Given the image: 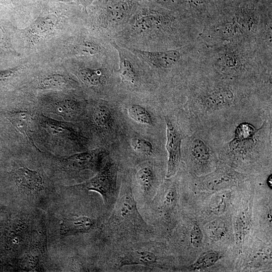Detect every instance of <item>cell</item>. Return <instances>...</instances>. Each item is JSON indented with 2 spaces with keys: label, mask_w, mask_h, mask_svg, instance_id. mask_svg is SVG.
<instances>
[{
  "label": "cell",
  "mask_w": 272,
  "mask_h": 272,
  "mask_svg": "<svg viewBox=\"0 0 272 272\" xmlns=\"http://www.w3.org/2000/svg\"><path fill=\"white\" fill-rule=\"evenodd\" d=\"M110 244L149 239L152 227L141 215L129 186L122 185L116 201L104 223Z\"/></svg>",
  "instance_id": "6da1fadb"
},
{
  "label": "cell",
  "mask_w": 272,
  "mask_h": 272,
  "mask_svg": "<svg viewBox=\"0 0 272 272\" xmlns=\"http://www.w3.org/2000/svg\"><path fill=\"white\" fill-rule=\"evenodd\" d=\"M112 255L108 261L109 269L119 270L125 266L139 265L153 269L159 257L149 239L133 242L110 244Z\"/></svg>",
  "instance_id": "7a4b0ae2"
},
{
  "label": "cell",
  "mask_w": 272,
  "mask_h": 272,
  "mask_svg": "<svg viewBox=\"0 0 272 272\" xmlns=\"http://www.w3.org/2000/svg\"><path fill=\"white\" fill-rule=\"evenodd\" d=\"M117 169L114 163L108 162L94 177L71 186L85 191H94L101 196L106 210L110 213L116 201L120 188L117 183Z\"/></svg>",
  "instance_id": "3957f363"
},
{
  "label": "cell",
  "mask_w": 272,
  "mask_h": 272,
  "mask_svg": "<svg viewBox=\"0 0 272 272\" xmlns=\"http://www.w3.org/2000/svg\"><path fill=\"white\" fill-rule=\"evenodd\" d=\"M233 92L225 86H215L201 90L195 98L197 110L210 114L227 108L235 103Z\"/></svg>",
  "instance_id": "277c9868"
},
{
  "label": "cell",
  "mask_w": 272,
  "mask_h": 272,
  "mask_svg": "<svg viewBox=\"0 0 272 272\" xmlns=\"http://www.w3.org/2000/svg\"><path fill=\"white\" fill-rule=\"evenodd\" d=\"M245 176L225 164H220L212 172L198 177L197 187L201 190L216 191L234 186Z\"/></svg>",
  "instance_id": "5b68a950"
},
{
  "label": "cell",
  "mask_w": 272,
  "mask_h": 272,
  "mask_svg": "<svg viewBox=\"0 0 272 272\" xmlns=\"http://www.w3.org/2000/svg\"><path fill=\"white\" fill-rule=\"evenodd\" d=\"M178 202V190L174 183L166 184L145 207L146 220L155 216H169L176 208Z\"/></svg>",
  "instance_id": "8992f818"
},
{
  "label": "cell",
  "mask_w": 272,
  "mask_h": 272,
  "mask_svg": "<svg viewBox=\"0 0 272 272\" xmlns=\"http://www.w3.org/2000/svg\"><path fill=\"white\" fill-rule=\"evenodd\" d=\"M165 121L166 149L168 153L166 177L170 178L176 174L181 161L182 135L169 118L166 117Z\"/></svg>",
  "instance_id": "52a82bcc"
},
{
  "label": "cell",
  "mask_w": 272,
  "mask_h": 272,
  "mask_svg": "<svg viewBox=\"0 0 272 272\" xmlns=\"http://www.w3.org/2000/svg\"><path fill=\"white\" fill-rule=\"evenodd\" d=\"M135 190L133 192L138 205L144 208L152 200L157 191L158 182L153 168L145 166L140 168L135 176Z\"/></svg>",
  "instance_id": "ba28073f"
},
{
  "label": "cell",
  "mask_w": 272,
  "mask_h": 272,
  "mask_svg": "<svg viewBox=\"0 0 272 272\" xmlns=\"http://www.w3.org/2000/svg\"><path fill=\"white\" fill-rule=\"evenodd\" d=\"M187 149L188 159L195 171L204 172L213 161L214 156L212 149L208 142L197 133L189 138Z\"/></svg>",
  "instance_id": "9c48e42d"
},
{
  "label": "cell",
  "mask_w": 272,
  "mask_h": 272,
  "mask_svg": "<svg viewBox=\"0 0 272 272\" xmlns=\"http://www.w3.org/2000/svg\"><path fill=\"white\" fill-rule=\"evenodd\" d=\"M13 177L17 186L21 191L35 192L43 188L42 178L36 171L21 167L14 171Z\"/></svg>",
  "instance_id": "30bf717a"
},
{
  "label": "cell",
  "mask_w": 272,
  "mask_h": 272,
  "mask_svg": "<svg viewBox=\"0 0 272 272\" xmlns=\"http://www.w3.org/2000/svg\"><path fill=\"white\" fill-rule=\"evenodd\" d=\"M96 225V220L89 216L73 215L62 220L60 224V233L63 235L86 233Z\"/></svg>",
  "instance_id": "8fae6325"
},
{
  "label": "cell",
  "mask_w": 272,
  "mask_h": 272,
  "mask_svg": "<svg viewBox=\"0 0 272 272\" xmlns=\"http://www.w3.org/2000/svg\"><path fill=\"white\" fill-rule=\"evenodd\" d=\"M146 61L157 67L168 69L175 65L180 58V53L176 50L150 52L137 50Z\"/></svg>",
  "instance_id": "7c38bea8"
},
{
  "label": "cell",
  "mask_w": 272,
  "mask_h": 272,
  "mask_svg": "<svg viewBox=\"0 0 272 272\" xmlns=\"http://www.w3.org/2000/svg\"><path fill=\"white\" fill-rule=\"evenodd\" d=\"M252 211L249 206L241 208L234 220L235 237L238 245H241L251 227Z\"/></svg>",
  "instance_id": "4fadbf2b"
},
{
  "label": "cell",
  "mask_w": 272,
  "mask_h": 272,
  "mask_svg": "<svg viewBox=\"0 0 272 272\" xmlns=\"http://www.w3.org/2000/svg\"><path fill=\"white\" fill-rule=\"evenodd\" d=\"M66 166L77 171L92 169L97 164L95 155L91 152H83L71 155L64 160Z\"/></svg>",
  "instance_id": "5bb4252c"
},
{
  "label": "cell",
  "mask_w": 272,
  "mask_h": 272,
  "mask_svg": "<svg viewBox=\"0 0 272 272\" xmlns=\"http://www.w3.org/2000/svg\"><path fill=\"white\" fill-rule=\"evenodd\" d=\"M9 119L19 132L30 139L29 129L32 120L30 113L25 111L12 112L9 114Z\"/></svg>",
  "instance_id": "9a60e30c"
},
{
  "label": "cell",
  "mask_w": 272,
  "mask_h": 272,
  "mask_svg": "<svg viewBox=\"0 0 272 272\" xmlns=\"http://www.w3.org/2000/svg\"><path fill=\"white\" fill-rule=\"evenodd\" d=\"M205 229L209 238L216 241L221 240L227 233L225 223L220 219L214 220L209 222Z\"/></svg>",
  "instance_id": "2e32d148"
},
{
  "label": "cell",
  "mask_w": 272,
  "mask_h": 272,
  "mask_svg": "<svg viewBox=\"0 0 272 272\" xmlns=\"http://www.w3.org/2000/svg\"><path fill=\"white\" fill-rule=\"evenodd\" d=\"M220 257V254L218 251H208L198 257L190 266L194 270H202L208 269L215 265Z\"/></svg>",
  "instance_id": "e0dca14e"
},
{
  "label": "cell",
  "mask_w": 272,
  "mask_h": 272,
  "mask_svg": "<svg viewBox=\"0 0 272 272\" xmlns=\"http://www.w3.org/2000/svg\"><path fill=\"white\" fill-rule=\"evenodd\" d=\"M128 116L138 123L152 125L153 120L150 113L144 107L138 104H132L127 109Z\"/></svg>",
  "instance_id": "ac0fdd59"
},
{
  "label": "cell",
  "mask_w": 272,
  "mask_h": 272,
  "mask_svg": "<svg viewBox=\"0 0 272 272\" xmlns=\"http://www.w3.org/2000/svg\"><path fill=\"white\" fill-rule=\"evenodd\" d=\"M120 56L119 73L122 80L130 84L136 81V73L132 63L127 59Z\"/></svg>",
  "instance_id": "d6986e66"
},
{
  "label": "cell",
  "mask_w": 272,
  "mask_h": 272,
  "mask_svg": "<svg viewBox=\"0 0 272 272\" xmlns=\"http://www.w3.org/2000/svg\"><path fill=\"white\" fill-rule=\"evenodd\" d=\"M94 122L99 126H107L112 119V114L110 109L104 105L97 107L93 113Z\"/></svg>",
  "instance_id": "ffe728a7"
},
{
  "label": "cell",
  "mask_w": 272,
  "mask_h": 272,
  "mask_svg": "<svg viewBox=\"0 0 272 272\" xmlns=\"http://www.w3.org/2000/svg\"><path fill=\"white\" fill-rule=\"evenodd\" d=\"M79 77L87 84L97 86L102 83V74L100 70L84 69L80 70Z\"/></svg>",
  "instance_id": "44dd1931"
},
{
  "label": "cell",
  "mask_w": 272,
  "mask_h": 272,
  "mask_svg": "<svg viewBox=\"0 0 272 272\" xmlns=\"http://www.w3.org/2000/svg\"><path fill=\"white\" fill-rule=\"evenodd\" d=\"M130 146L132 149L137 153L147 156L153 154L154 147L152 144L148 140L135 137L131 139Z\"/></svg>",
  "instance_id": "7402d4cb"
},
{
  "label": "cell",
  "mask_w": 272,
  "mask_h": 272,
  "mask_svg": "<svg viewBox=\"0 0 272 272\" xmlns=\"http://www.w3.org/2000/svg\"><path fill=\"white\" fill-rule=\"evenodd\" d=\"M226 208V199L222 194H217L212 196L209 202V209L212 213L216 215H222Z\"/></svg>",
  "instance_id": "603a6c76"
},
{
  "label": "cell",
  "mask_w": 272,
  "mask_h": 272,
  "mask_svg": "<svg viewBox=\"0 0 272 272\" xmlns=\"http://www.w3.org/2000/svg\"><path fill=\"white\" fill-rule=\"evenodd\" d=\"M65 83V78L60 75H52L44 78L41 82V86L45 89L58 88Z\"/></svg>",
  "instance_id": "cb8c5ba5"
},
{
  "label": "cell",
  "mask_w": 272,
  "mask_h": 272,
  "mask_svg": "<svg viewBox=\"0 0 272 272\" xmlns=\"http://www.w3.org/2000/svg\"><path fill=\"white\" fill-rule=\"evenodd\" d=\"M190 242L195 247H199L202 242L203 234L199 225L194 223L192 225L189 234Z\"/></svg>",
  "instance_id": "d4e9b609"
},
{
  "label": "cell",
  "mask_w": 272,
  "mask_h": 272,
  "mask_svg": "<svg viewBox=\"0 0 272 272\" xmlns=\"http://www.w3.org/2000/svg\"><path fill=\"white\" fill-rule=\"evenodd\" d=\"M77 107V104L75 102L66 101L57 104L55 109L58 113L66 115L75 112Z\"/></svg>",
  "instance_id": "484cf974"
},
{
  "label": "cell",
  "mask_w": 272,
  "mask_h": 272,
  "mask_svg": "<svg viewBox=\"0 0 272 272\" xmlns=\"http://www.w3.org/2000/svg\"><path fill=\"white\" fill-rule=\"evenodd\" d=\"M79 50L83 53L92 54L96 53L99 49L95 44L89 42H84L80 46Z\"/></svg>",
  "instance_id": "4316f807"
},
{
  "label": "cell",
  "mask_w": 272,
  "mask_h": 272,
  "mask_svg": "<svg viewBox=\"0 0 272 272\" xmlns=\"http://www.w3.org/2000/svg\"><path fill=\"white\" fill-rule=\"evenodd\" d=\"M271 177H271V174L269 175L268 176V177H267V182H266L267 186L270 189H271V187H272Z\"/></svg>",
  "instance_id": "83f0119b"
},
{
  "label": "cell",
  "mask_w": 272,
  "mask_h": 272,
  "mask_svg": "<svg viewBox=\"0 0 272 272\" xmlns=\"http://www.w3.org/2000/svg\"><path fill=\"white\" fill-rule=\"evenodd\" d=\"M93 0H78V1L83 5L88 6L90 4Z\"/></svg>",
  "instance_id": "f1b7e54d"
}]
</instances>
